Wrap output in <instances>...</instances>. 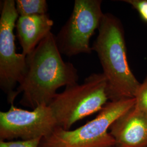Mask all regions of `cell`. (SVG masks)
<instances>
[{
    "label": "cell",
    "instance_id": "30bf717a",
    "mask_svg": "<svg viewBox=\"0 0 147 147\" xmlns=\"http://www.w3.org/2000/svg\"><path fill=\"white\" fill-rule=\"evenodd\" d=\"M19 16L47 14L48 5L45 0H16Z\"/></svg>",
    "mask_w": 147,
    "mask_h": 147
},
{
    "label": "cell",
    "instance_id": "8992f818",
    "mask_svg": "<svg viewBox=\"0 0 147 147\" xmlns=\"http://www.w3.org/2000/svg\"><path fill=\"white\" fill-rule=\"evenodd\" d=\"M101 0H75L68 20L55 39L59 51L69 57L80 53L90 54V39L98 28L104 15Z\"/></svg>",
    "mask_w": 147,
    "mask_h": 147
},
{
    "label": "cell",
    "instance_id": "9c48e42d",
    "mask_svg": "<svg viewBox=\"0 0 147 147\" xmlns=\"http://www.w3.org/2000/svg\"><path fill=\"white\" fill-rule=\"evenodd\" d=\"M53 21L49 15L19 16L16 28L22 53L27 56L51 32Z\"/></svg>",
    "mask_w": 147,
    "mask_h": 147
},
{
    "label": "cell",
    "instance_id": "4fadbf2b",
    "mask_svg": "<svg viewBox=\"0 0 147 147\" xmlns=\"http://www.w3.org/2000/svg\"><path fill=\"white\" fill-rule=\"evenodd\" d=\"M136 10L142 20L147 22V0H126Z\"/></svg>",
    "mask_w": 147,
    "mask_h": 147
},
{
    "label": "cell",
    "instance_id": "ba28073f",
    "mask_svg": "<svg viewBox=\"0 0 147 147\" xmlns=\"http://www.w3.org/2000/svg\"><path fill=\"white\" fill-rule=\"evenodd\" d=\"M116 147H147V113L135 106L111 126Z\"/></svg>",
    "mask_w": 147,
    "mask_h": 147
},
{
    "label": "cell",
    "instance_id": "52a82bcc",
    "mask_svg": "<svg viewBox=\"0 0 147 147\" xmlns=\"http://www.w3.org/2000/svg\"><path fill=\"white\" fill-rule=\"evenodd\" d=\"M58 127L48 105H39L33 110L28 111L12 104L9 110L0 112L1 140L42 139Z\"/></svg>",
    "mask_w": 147,
    "mask_h": 147
},
{
    "label": "cell",
    "instance_id": "6da1fadb",
    "mask_svg": "<svg viewBox=\"0 0 147 147\" xmlns=\"http://www.w3.org/2000/svg\"><path fill=\"white\" fill-rule=\"evenodd\" d=\"M78 80V70L63 61L51 32L26 56V71L16 93H22L21 105L34 109L49 105L59 88L77 84Z\"/></svg>",
    "mask_w": 147,
    "mask_h": 147
},
{
    "label": "cell",
    "instance_id": "7a4b0ae2",
    "mask_svg": "<svg viewBox=\"0 0 147 147\" xmlns=\"http://www.w3.org/2000/svg\"><path fill=\"white\" fill-rule=\"evenodd\" d=\"M98 30L92 49L102 65L109 99L113 101L135 98L141 84L129 65L121 22L111 14H104Z\"/></svg>",
    "mask_w": 147,
    "mask_h": 147
},
{
    "label": "cell",
    "instance_id": "7c38bea8",
    "mask_svg": "<svg viewBox=\"0 0 147 147\" xmlns=\"http://www.w3.org/2000/svg\"><path fill=\"white\" fill-rule=\"evenodd\" d=\"M42 140V138H37L15 141L0 140V147H39Z\"/></svg>",
    "mask_w": 147,
    "mask_h": 147
},
{
    "label": "cell",
    "instance_id": "5b68a950",
    "mask_svg": "<svg viewBox=\"0 0 147 147\" xmlns=\"http://www.w3.org/2000/svg\"><path fill=\"white\" fill-rule=\"evenodd\" d=\"M18 18L16 1H3L0 18V87L11 105L18 96L16 87L26 69V56L16 51L14 30Z\"/></svg>",
    "mask_w": 147,
    "mask_h": 147
},
{
    "label": "cell",
    "instance_id": "277c9868",
    "mask_svg": "<svg viewBox=\"0 0 147 147\" xmlns=\"http://www.w3.org/2000/svg\"><path fill=\"white\" fill-rule=\"evenodd\" d=\"M106 89L103 74H92L82 84L66 86L48 105L58 127L70 130L76 122L100 112L109 100Z\"/></svg>",
    "mask_w": 147,
    "mask_h": 147
},
{
    "label": "cell",
    "instance_id": "3957f363",
    "mask_svg": "<svg viewBox=\"0 0 147 147\" xmlns=\"http://www.w3.org/2000/svg\"><path fill=\"white\" fill-rule=\"evenodd\" d=\"M136 104L135 98L107 102L94 119L75 130L57 127L43 138L39 147H116L111 126Z\"/></svg>",
    "mask_w": 147,
    "mask_h": 147
},
{
    "label": "cell",
    "instance_id": "8fae6325",
    "mask_svg": "<svg viewBox=\"0 0 147 147\" xmlns=\"http://www.w3.org/2000/svg\"><path fill=\"white\" fill-rule=\"evenodd\" d=\"M135 106L147 113V77L141 84L135 96Z\"/></svg>",
    "mask_w": 147,
    "mask_h": 147
}]
</instances>
